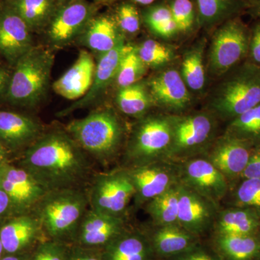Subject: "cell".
Here are the masks:
<instances>
[{
	"instance_id": "obj_2",
	"label": "cell",
	"mask_w": 260,
	"mask_h": 260,
	"mask_svg": "<svg viewBox=\"0 0 260 260\" xmlns=\"http://www.w3.org/2000/svg\"><path fill=\"white\" fill-rule=\"evenodd\" d=\"M65 130L87 155L103 165L115 158L124 140V126L112 109L93 111L71 121Z\"/></svg>"
},
{
	"instance_id": "obj_26",
	"label": "cell",
	"mask_w": 260,
	"mask_h": 260,
	"mask_svg": "<svg viewBox=\"0 0 260 260\" xmlns=\"http://www.w3.org/2000/svg\"><path fill=\"white\" fill-rule=\"evenodd\" d=\"M213 227L217 235H251L260 233V216L246 208H230L217 215Z\"/></svg>"
},
{
	"instance_id": "obj_12",
	"label": "cell",
	"mask_w": 260,
	"mask_h": 260,
	"mask_svg": "<svg viewBox=\"0 0 260 260\" xmlns=\"http://www.w3.org/2000/svg\"><path fill=\"white\" fill-rule=\"evenodd\" d=\"M0 188L9 197L13 213H32L49 191L28 171L8 161L0 166Z\"/></svg>"
},
{
	"instance_id": "obj_28",
	"label": "cell",
	"mask_w": 260,
	"mask_h": 260,
	"mask_svg": "<svg viewBox=\"0 0 260 260\" xmlns=\"http://www.w3.org/2000/svg\"><path fill=\"white\" fill-rule=\"evenodd\" d=\"M198 23L203 28H211L235 18L248 4L245 0H195Z\"/></svg>"
},
{
	"instance_id": "obj_36",
	"label": "cell",
	"mask_w": 260,
	"mask_h": 260,
	"mask_svg": "<svg viewBox=\"0 0 260 260\" xmlns=\"http://www.w3.org/2000/svg\"><path fill=\"white\" fill-rule=\"evenodd\" d=\"M136 50L140 59L148 68L162 66L173 58V51L170 48L152 39L142 43L136 47Z\"/></svg>"
},
{
	"instance_id": "obj_8",
	"label": "cell",
	"mask_w": 260,
	"mask_h": 260,
	"mask_svg": "<svg viewBox=\"0 0 260 260\" xmlns=\"http://www.w3.org/2000/svg\"><path fill=\"white\" fill-rule=\"evenodd\" d=\"M135 194L126 168L101 173L93 177L87 191L89 208L112 216L124 217Z\"/></svg>"
},
{
	"instance_id": "obj_10",
	"label": "cell",
	"mask_w": 260,
	"mask_h": 260,
	"mask_svg": "<svg viewBox=\"0 0 260 260\" xmlns=\"http://www.w3.org/2000/svg\"><path fill=\"white\" fill-rule=\"evenodd\" d=\"M172 140L167 158H188L213 139L215 133L214 118L207 113L171 117Z\"/></svg>"
},
{
	"instance_id": "obj_9",
	"label": "cell",
	"mask_w": 260,
	"mask_h": 260,
	"mask_svg": "<svg viewBox=\"0 0 260 260\" xmlns=\"http://www.w3.org/2000/svg\"><path fill=\"white\" fill-rule=\"evenodd\" d=\"M97 12V5L88 0H59L43 31L48 44L61 49L78 40Z\"/></svg>"
},
{
	"instance_id": "obj_34",
	"label": "cell",
	"mask_w": 260,
	"mask_h": 260,
	"mask_svg": "<svg viewBox=\"0 0 260 260\" xmlns=\"http://www.w3.org/2000/svg\"><path fill=\"white\" fill-rule=\"evenodd\" d=\"M181 77L188 88L199 91L204 88L205 71L203 64V45L188 51L183 58Z\"/></svg>"
},
{
	"instance_id": "obj_14",
	"label": "cell",
	"mask_w": 260,
	"mask_h": 260,
	"mask_svg": "<svg viewBox=\"0 0 260 260\" xmlns=\"http://www.w3.org/2000/svg\"><path fill=\"white\" fill-rule=\"evenodd\" d=\"M32 31L20 15L3 0L0 2V52L10 64L32 49Z\"/></svg>"
},
{
	"instance_id": "obj_18",
	"label": "cell",
	"mask_w": 260,
	"mask_h": 260,
	"mask_svg": "<svg viewBox=\"0 0 260 260\" xmlns=\"http://www.w3.org/2000/svg\"><path fill=\"white\" fill-rule=\"evenodd\" d=\"M153 104L160 107L181 110L190 104V95L181 73L167 70L154 76L148 85Z\"/></svg>"
},
{
	"instance_id": "obj_7",
	"label": "cell",
	"mask_w": 260,
	"mask_h": 260,
	"mask_svg": "<svg viewBox=\"0 0 260 260\" xmlns=\"http://www.w3.org/2000/svg\"><path fill=\"white\" fill-rule=\"evenodd\" d=\"M250 31L240 19H229L214 34L209 53V69L222 76L237 68L248 56Z\"/></svg>"
},
{
	"instance_id": "obj_29",
	"label": "cell",
	"mask_w": 260,
	"mask_h": 260,
	"mask_svg": "<svg viewBox=\"0 0 260 260\" xmlns=\"http://www.w3.org/2000/svg\"><path fill=\"white\" fill-rule=\"evenodd\" d=\"M34 32H43L59 0H5Z\"/></svg>"
},
{
	"instance_id": "obj_5",
	"label": "cell",
	"mask_w": 260,
	"mask_h": 260,
	"mask_svg": "<svg viewBox=\"0 0 260 260\" xmlns=\"http://www.w3.org/2000/svg\"><path fill=\"white\" fill-rule=\"evenodd\" d=\"M88 208V195L83 188H66L47 191L32 213L43 231L59 238L78 231Z\"/></svg>"
},
{
	"instance_id": "obj_35",
	"label": "cell",
	"mask_w": 260,
	"mask_h": 260,
	"mask_svg": "<svg viewBox=\"0 0 260 260\" xmlns=\"http://www.w3.org/2000/svg\"><path fill=\"white\" fill-rule=\"evenodd\" d=\"M233 198L234 207L253 210L260 216V179H242Z\"/></svg>"
},
{
	"instance_id": "obj_15",
	"label": "cell",
	"mask_w": 260,
	"mask_h": 260,
	"mask_svg": "<svg viewBox=\"0 0 260 260\" xmlns=\"http://www.w3.org/2000/svg\"><path fill=\"white\" fill-rule=\"evenodd\" d=\"M217 217L216 203L180 183L178 223L199 237L213 225Z\"/></svg>"
},
{
	"instance_id": "obj_31",
	"label": "cell",
	"mask_w": 260,
	"mask_h": 260,
	"mask_svg": "<svg viewBox=\"0 0 260 260\" xmlns=\"http://www.w3.org/2000/svg\"><path fill=\"white\" fill-rule=\"evenodd\" d=\"M119 110L132 117L141 118L153 104L147 85L136 83L119 88L116 99Z\"/></svg>"
},
{
	"instance_id": "obj_38",
	"label": "cell",
	"mask_w": 260,
	"mask_h": 260,
	"mask_svg": "<svg viewBox=\"0 0 260 260\" xmlns=\"http://www.w3.org/2000/svg\"><path fill=\"white\" fill-rule=\"evenodd\" d=\"M178 32L190 31L198 22L197 9L191 0H171L169 5Z\"/></svg>"
},
{
	"instance_id": "obj_19",
	"label": "cell",
	"mask_w": 260,
	"mask_h": 260,
	"mask_svg": "<svg viewBox=\"0 0 260 260\" xmlns=\"http://www.w3.org/2000/svg\"><path fill=\"white\" fill-rule=\"evenodd\" d=\"M95 68L91 54L85 50L80 51L75 64L53 83V90L68 100H79L91 86Z\"/></svg>"
},
{
	"instance_id": "obj_4",
	"label": "cell",
	"mask_w": 260,
	"mask_h": 260,
	"mask_svg": "<svg viewBox=\"0 0 260 260\" xmlns=\"http://www.w3.org/2000/svg\"><path fill=\"white\" fill-rule=\"evenodd\" d=\"M231 71L209 102L215 115L229 121L260 104V67L247 61Z\"/></svg>"
},
{
	"instance_id": "obj_13",
	"label": "cell",
	"mask_w": 260,
	"mask_h": 260,
	"mask_svg": "<svg viewBox=\"0 0 260 260\" xmlns=\"http://www.w3.org/2000/svg\"><path fill=\"white\" fill-rule=\"evenodd\" d=\"M180 167V181L218 203L226 194L229 181L207 158H188Z\"/></svg>"
},
{
	"instance_id": "obj_46",
	"label": "cell",
	"mask_w": 260,
	"mask_h": 260,
	"mask_svg": "<svg viewBox=\"0 0 260 260\" xmlns=\"http://www.w3.org/2000/svg\"><path fill=\"white\" fill-rule=\"evenodd\" d=\"M10 76L8 72L0 70V94L4 90L6 91L9 83Z\"/></svg>"
},
{
	"instance_id": "obj_23",
	"label": "cell",
	"mask_w": 260,
	"mask_h": 260,
	"mask_svg": "<svg viewBox=\"0 0 260 260\" xmlns=\"http://www.w3.org/2000/svg\"><path fill=\"white\" fill-rule=\"evenodd\" d=\"M198 237L179 225H154L149 237L154 254L169 259L199 244Z\"/></svg>"
},
{
	"instance_id": "obj_41",
	"label": "cell",
	"mask_w": 260,
	"mask_h": 260,
	"mask_svg": "<svg viewBox=\"0 0 260 260\" xmlns=\"http://www.w3.org/2000/svg\"><path fill=\"white\" fill-rule=\"evenodd\" d=\"M249 62L260 67V20L253 26L249 38Z\"/></svg>"
},
{
	"instance_id": "obj_30",
	"label": "cell",
	"mask_w": 260,
	"mask_h": 260,
	"mask_svg": "<svg viewBox=\"0 0 260 260\" xmlns=\"http://www.w3.org/2000/svg\"><path fill=\"white\" fill-rule=\"evenodd\" d=\"M180 183L145 204V210L153 220L154 225H179L178 210Z\"/></svg>"
},
{
	"instance_id": "obj_47",
	"label": "cell",
	"mask_w": 260,
	"mask_h": 260,
	"mask_svg": "<svg viewBox=\"0 0 260 260\" xmlns=\"http://www.w3.org/2000/svg\"><path fill=\"white\" fill-rule=\"evenodd\" d=\"M251 14L256 18H259L260 20V3L257 4L251 5L250 8Z\"/></svg>"
},
{
	"instance_id": "obj_40",
	"label": "cell",
	"mask_w": 260,
	"mask_h": 260,
	"mask_svg": "<svg viewBox=\"0 0 260 260\" xmlns=\"http://www.w3.org/2000/svg\"><path fill=\"white\" fill-rule=\"evenodd\" d=\"M168 260H222L220 256L208 248L200 245V243L189 250Z\"/></svg>"
},
{
	"instance_id": "obj_6",
	"label": "cell",
	"mask_w": 260,
	"mask_h": 260,
	"mask_svg": "<svg viewBox=\"0 0 260 260\" xmlns=\"http://www.w3.org/2000/svg\"><path fill=\"white\" fill-rule=\"evenodd\" d=\"M172 140L171 117H143L133 128L125 149L129 167L167 158Z\"/></svg>"
},
{
	"instance_id": "obj_50",
	"label": "cell",
	"mask_w": 260,
	"mask_h": 260,
	"mask_svg": "<svg viewBox=\"0 0 260 260\" xmlns=\"http://www.w3.org/2000/svg\"><path fill=\"white\" fill-rule=\"evenodd\" d=\"M0 260H21L19 257H17V256H6V257L3 258Z\"/></svg>"
},
{
	"instance_id": "obj_53",
	"label": "cell",
	"mask_w": 260,
	"mask_h": 260,
	"mask_svg": "<svg viewBox=\"0 0 260 260\" xmlns=\"http://www.w3.org/2000/svg\"><path fill=\"white\" fill-rule=\"evenodd\" d=\"M108 1V0H94V3L98 5L99 3H104V2Z\"/></svg>"
},
{
	"instance_id": "obj_51",
	"label": "cell",
	"mask_w": 260,
	"mask_h": 260,
	"mask_svg": "<svg viewBox=\"0 0 260 260\" xmlns=\"http://www.w3.org/2000/svg\"><path fill=\"white\" fill-rule=\"evenodd\" d=\"M245 1L250 5L257 4V3H260V0H245Z\"/></svg>"
},
{
	"instance_id": "obj_16",
	"label": "cell",
	"mask_w": 260,
	"mask_h": 260,
	"mask_svg": "<svg viewBox=\"0 0 260 260\" xmlns=\"http://www.w3.org/2000/svg\"><path fill=\"white\" fill-rule=\"evenodd\" d=\"M127 46L125 42H121L115 49L99 55L93 83L88 91L79 100L75 101L69 107L58 113V116L63 117L78 109L92 107L100 100L109 85L114 83L119 63Z\"/></svg>"
},
{
	"instance_id": "obj_22",
	"label": "cell",
	"mask_w": 260,
	"mask_h": 260,
	"mask_svg": "<svg viewBox=\"0 0 260 260\" xmlns=\"http://www.w3.org/2000/svg\"><path fill=\"white\" fill-rule=\"evenodd\" d=\"M78 40L85 47L101 55L124 42V35L112 15L97 14L90 20Z\"/></svg>"
},
{
	"instance_id": "obj_11",
	"label": "cell",
	"mask_w": 260,
	"mask_h": 260,
	"mask_svg": "<svg viewBox=\"0 0 260 260\" xmlns=\"http://www.w3.org/2000/svg\"><path fill=\"white\" fill-rule=\"evenodd\" d=\"M168 162L157 160L126 168L134 185V201L137 206L146 204L181 182L180 167Z\"/></svg>"
},
{
	"instance_id": "obj_42",
	"label": "cell",
	"mask_w": 260,
	"mask_h": 260,
	"mask_svg": "<svg viewBox=\"0 0 260 260\" xmlns=\"http://www.w3.org/2000/svg\"><path fill=\"white\" fill-rule=\"evenodd\" d=\"M240 179H260V145L254 146Z\"/></svg>"
},
{
	"instance_id": "obj_44",
	"label": "cell",
	"mask_w": 260,
	"mask_h": 260,
	"mask_svg": "<svg viewBox=\"0 0 260 260\" xmlns=\"http://www.w3.org/2000/svg\"><path fill=\"white\" fill-rule=\"evenodd\" d=\"M13 213V206L9 197L0 188V218Z\"/></svg>"
},
{
	"instance_id": "obj_45",
	"label": "cell",
	"mask_w": 260,
	"mask_h": 260,
	"mask_svg": "<svg viewBox=\"0 0 260 260\" xmlns=\"http://www.w3.org/2000/svg\"><path fill=\"white\" fill-rule=\"evenodd\" d=\"M70 260H104L101 256L95 255L89 253H80V251L75 253Z\"/></svg>"
},
{
	"instance_id": "obj_33",
	"label": "cell",
	"mask_w": 260,
	"mask_h": 260,
	"mask_svg": "<svg viewBox=\"0 0 260 260\" xmlns=\"http://www.w3.org/2000/svg\"><path fill=\"white\" fill-rule=\"evenodd\" d=\"M147 68L138 55L136 47L128 44L119 63L114 83L119 89L138 83L146 73Z\"/></svg>"
},
{
	"instance_id": "obj_1",
	"label": "cell",
	"mask_w": 260,
	"mask_h": 260,
	"mask_svg": "<svg viewBox=\"0 0 260 260\" xmlns=\"http://www.w3.org/2000/svg\"><path fill=\"white\" fill-rule=\"evenodd\" d=\"M87 155L66 130H52L27 148L20 164L49 191L83 188L91 171Z\"/></svg>"
},
{
	"instance_id": "obj_52",
	"label": "cell",
	"mask_w": 260,
	"mask_h": 260,
	"mask_svg": "<svg viewBox=\"0 0 260 260\" xmlns=\"http://www.w3.org/2000/svg\"><path fill=\"white\" fill-rule=\"evenodd\" d=\"M3 250H4V249H3V244H2L1 241H0V259H1L2 253H3Z\"/></svg>"
},
{
	"instance_id": "obj_37",
	"label": "cell",
	"mask_w": 260,
	"mask_h": 260,
	"mask_svg": "<svg viewBox=\"0 0 260 260\" xmlns=\"http://www.w3.org/2000/svg\"><path fill=\"white\" fill-rule=\"evenodd\" d=\"M112 16L124 35H134L141 28L142 15L132 2L121 3Z\"/></svg>"
},
{
	"instance_id": "obj_24",
	"label": "cell",
	"mask_w": 260,
	"mask_h": 260,
	"mask_svg": "<svg viewBox=\"0 0 260 260\" xmlns=\"http://www.w3.org/2000/svg\"><path fill=\"white\" fill-rule=\"evenodd\" d=\"M42 231L34 213L19 214L3 224L0 229V241L4 250L13 254L30 245Z\"/></svg>"
},
{
	"instance_id": "obj_20",
	"label": "cell",
	"mask_w": 260,
	"mask_h": 260,
	"mask_svg": "<svg viewBox=\"0 0 260 260\" xmlns=\"http://www.w3.org/2000/svg\"><path fill=\"white\" fill-rule=\"evenodd\" d=\"M77 232L84 245H107L125 232L124 217L112 216L88 208Z\"/></svg>"
},
{
	"instance_id": "obj_32",
	"label": "cell",
	"mask_w": 260,
	"mask_h": 260,
	"mask_svg": "<svg viewBox=\"0 0 260 260\" xmlns=\"http://www.w3.org/2000/svg\"><path fill=\"white\" fill-rule=\"evenodd\" d=\"M253 146L260 145V104L231 121L226 134Z\"/></svg>"
},
{
	"instance_id": "obj_43",
	"label": "cell",
	"mask_w": 260,
	"mask_h": 260,
	"mask_svg": "<svg viewBox=\"0 0 260 260\" xmlns=\"http://www.w3.org/2000/svg\"><path fill=\"white\" fill-rule=\"evenodd\" d=\"M32 260H64V254L59 246L46 244L40 248Z\"/></svg>"
},
{
	"instance_id": "obj_25",
	"label": "cell",
	"mask_w": 260,
	"mask_h": 260,
	"mask_svg": "<svg viewBox=\"0 0 260 260\" xmlns=\"http://www.w3.org/2000/svg\"><path fill=\"white\" fill-rule=\"evenodd\" d=\"M214 250L222 260H260V233L251 235H217Z\"/></svg>"
},
{
	"instance_id": "obj_27",
	"label": "cell",
	"mask_w": 260,
	"mask_h": 260,
	"mask_svg": "<svg viewBox=\"0 0 260 260\" xmlns=\"http://www.w3.org/2000/svg\"><path fill=\"white\" fill-rule=\"evenodd\" d=\"M106 260H152L154 254L148 238L123 232L107 244Z\"/></svg>"
},
{
	"instance_id": "obj_48",
	"label": "cell",
	"mask_w": 260,
	"mask_h": 260,
	"mask_svg": "<svg viewBox=\"0 0 260 260\" xmlns=\"http://www.w3.org/2000/svg\"><path fill=\"white\" fill-rule=\"evenodd\" d=\"M7 150L3 146L0 145V166L3 164V162L7 161Z\"/></svg>"
},
{
	"instance_id": "obj_39",
	"label": "cell",
	"mask_w": 260,
	"mask_h": 260,
	"mask_svg": "<svg viewBox=\"0 0 260 260\" xmlns=\"http://www.w3.org/2000/svg\"><path fill=\"white\" fill-rule=\"evenodd\" d=\"M172 18V13L168 5H152L142 13V20L153 34Z\"/></svg>"
},
{
	"instance_id": "obj_21",
	"label": "cell",
	"mask_w": 260,
	"mask_h": 260,
	"mask_svg": "<svg viewBox=\"0 0 260 260\" xmlns=\"http://www.w3.org/2000/svg\"><path fill=\"white\" fill-rule=\"evenodd\" d=\"M42 134V126L32 118L18 113L0 112V145L6 150L28 148Z\"/></svg>"
},
{
	"instance_id": "obj_17",
	"label": "cell",
	"mask_w": 260,
	"mask_h": 260,
	"mask_svg": "<svg viewBox=\"0 0 260 260\" xmlns=\"http://www.w3.org/2000/svg\"><path fill=\"white\" fill-rule=\"evenodd\" d=\"M254 146L244 140L225 135L210 152L208 160L228 181L240 178Z\"/></svg>"
},
{
	"instance_id": "obj_3",
	"label": "cell",
	"mask_w": 260,
	"mask_h": 260,
	"mask_svg": "<svg viewBox=\"0 0 260 260\" xmlns=\"http://www.w3.org/2000/svg\"><path fill=\"white\" fill-rule=\"evenodd\" d=\"M54 56L45 48L34 47L22 56L10 76L7 99L20 107H36L46 96L50 84Z\"/></svg>"
},
{
	"instance_id": "obj_49",
	"label": "cell",
	"mask_w": 260,
	"mask_h": 260,
	"mask_svg": "<svg viewBox=\"0 0 260 260\" xmlns=\"http://www.w3.org/2000/svg\"><path fill=\"white\" fill-rule=\"evenodd\" d=\"M155 0H130V2L134 3V4L141 5H150L153 4Z\"/></svg>"
}]
</instances>
